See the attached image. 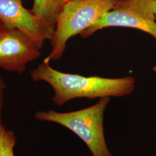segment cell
Wrapping results in <instances>:
<instances>
[{"instance_id":"obj_1","label":"cell","mask_w":156,"mask_h":156,"mask_svg":"<svg viewBox=\"0 0 156 156\" xmlns=\"http://www.w3.org/2000/svg\"><path fill=\"white\" fill-rule=\"evenodd\" d=\"M30 75L34 82L44 81L50 84L55 92L53 101L59 106L75 98L122 97L130 94L135 88V79L133 76L86 77L58 71L45 62L31 71Z\"/></svg>"},{"instance_id":"obj_2","label":"cell","mask_w":156,"mask_h":156,"mask_svg":"<svg viewBox=\"0 0 156 156\" xmlns=\"http://www.w3.org/2000/svg\"><path fill=\"white\" fill-rule=\"evenodd\" d=\"M117 0H69L60 12L55 33L51 41V51L43 62L59 60L66 48L67 41L80 34L111 11Z\"/></svg>"},{"instance_id":"obj_3","label":"cell","mask_w":156,"mask_h":156,"mask_svg":"<svg viewBox=\"0 0 156 156\" xmlns=\"http://www.w3.org/2000/svg\"><path fill=\"white\" fill-rule=\"evenodd\" d=\"M110 97L102 98L95 104L76 111L36 112L38 120L60 124L76 134L89 149L92 156H113L109 151L104 135V115Z\"/></svg>"},{"instance_id":"obj_4","label":"cell","mask_w":156,"mask_h":156,"mask_svg":"<svg viewBox=\"0 0 156 156\" xmlns=\"http://www.w3.org/2000/svg\"><path fill=\"white\" fill-rule=\"evenodd\" d=\"M156 0H117L111 11L80 35L88 37L109 27L135 28L156 39Z\"/></svg>"},{"instance_id":"obj_5","label":"cell","mask_w":156,"mask_h":156,"mask_svg":"<svg viewBox=\"0 0 156 156\" xmlns=\"http://www.w3.org/2000/svg\"><path fill=\"white\" fill-rule=\"evenodd\" d=\"M0 21L8 30L17 29L25 34L40 49L55 33V26L25 8L22 0H0Z\"/></svg>"},{"instance_id":"obj_6","label":"cell","mask_w":156,"mask_h":156,"mask_svg":"<svg viewBox=\"0 0 156 156\" xmlns=\"http://www.w3.org/2000/svg\"><path fill=\"white\" fill-rule=\"evenodd\" d=\"M40 56L38 46L17 29H8L0 38V68L10 72L23 73L27 63Z\"/></svg>"},{"instance_id":"obj_7","label":"cell","mask_w":156,"mask_h":156,"mask_svg":"<svg viewBox=\"0 0 156 156\" xmlns=\"http://www.w3.org/2000/svg\"><path fill=\"white\" fill-rule=\"evenodd\" d=\"M61 9L58 0H34L31 11L56 27L57 18Z\"/></svg>"},{"instance_id":"obj_8","label":"cell","mask_w":156,"mask_h":156,"mask_svg":"<svg viewBox=\"0 0 156 156\" xmlns=\"http://www.w3.org/2000/svg\"><path fill=\"white\" fill-rule=\"evenodd\" d=\"M15 143L14 134L3 127L0 133V156H15L13 148Z\"/></svg>"},{"instance_id":"obj_9","label":"cell","mask_w":156,"mask_h":156,"mask_svg":"<svg viewBox=\"0 0 156 156\" xmlns=\"http://www.w3.org/2000/svg\"><path fill=\"white\" fill-rule=\"evenodd\" d=\"M2 105H3V95L2 93H1L0 94V133L2 128L4 127V126H2L1 124V110L2 108Z\"/></svg>"},{"instance_id":"obj_10","label":"cell","mask_w":156,"mask_h":156,"mask_svg":"<svg viewBox=\"0 0 156 156\" xmlns=\"http://www.w3.org/2000/svg\"><path fill=\"white\" fill-rule=\"evenodd\" d=\"M7 30L8 29L5 26V25L0 21V38L4 35Z\"/></svg>"},{"instance_id":"obj_11","label":"cell","mask_w":156,"mask_h":156,"mask_svg":"<svg viewBox=\"0 0 156 156\" xmlns=\"http://www.w3.org/2000/svg\"><path fill=\"white\" fill-rule=\"evenodd\" d=\"M6 84L4 80L0 76V94L2 93V91L5 88Z\"/></svg>"},{"instance_id":"obj_12","label":"cell","mask_w":156,"mask_h":156,"mask_svg":"<svg viewBox=\"0 0 156 156\" xmlns=\"http://www.w3.org/2000/svg\"><path fill=\"white\" fill-rule=\"evenodd\" d=\"M69 1V0H58V2H59V3H60V5L62 6V7L63 6V5H64L66 2H67L68 1Z\"/></svg>"},{"instance_id":"obj_13","label":"cell","mask_w":156,"mask_h":156,"mask_svg":"<svg viewBox=\"0 0 156 156\" xmlns=\"http://www.w3.org/2000/svg\"><path fill=\"white\" fill-rule=\"evenodd\" d=\"M153 71H154V73H156V66H154V67H153Z\"/></svg>"},{"instance_id":"obj_14","label":"cell","mask_w":156,"mask_h":156,"mask_svg":"<svg viewBox=\"0 0 156 156\" xmlns=\"http://www.w3.org/2000/svg\"></svg>"}]
</instances>
